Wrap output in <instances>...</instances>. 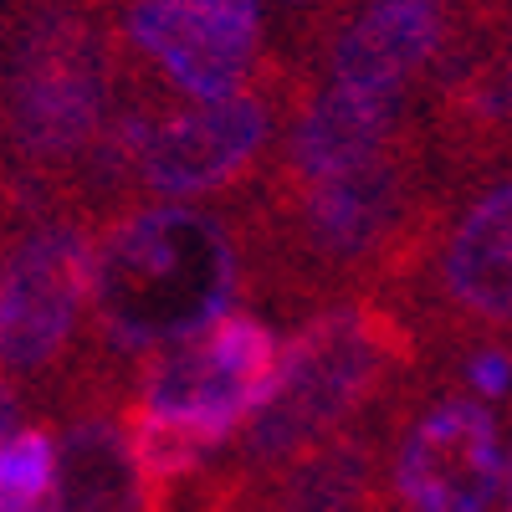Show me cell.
Returning <instances> with one entry per match:
<instances>
[{
	"label": "cell",
	"mask_w": 512,
	"mask_h": 512,
	"mask_svg": "<svg viewBox=\"0 0 512 512\" xmlns=\"http://www.w3.org/2000/svg\"><path fill=\"white\" fill-rule=\"evenodd\" d=\"M236 241L216 216L185 205L139 210L93 246L88 297L118 354L185 344L236 297Z\"/></svg>",
	"instance_id": "obj_1"
},
{
	"label": "cell",
	"mask_w": 512,
	"mask_h": 512,
	"mask_svg": "<svg viewBox=\"0 0 512 512\" xmlns=\"http://www.w3.org/2000/svg\"><path fill=\"white\" fill-rule=\"evenodd\" d=\"M405 354V338L379 313L338 308L323 313L282 349L267 400L246 415L241 456L251 466H282L338 436L349 415L369 400L374 379Z\"/></svg>",
	"instance_id": "obj_2"
},
{
	"label": "cell",
	"mask_w": 512,
	"mask_h": 512,
	"mask_svg": "<svg viewBox=\"0 0 512 512\" xmlns=\"http://www.w3.org/2000/svg\"><path fill=\"white\" fill-rule=\"evenodd\" d=\"M277 333L262 318H216L205 333L169 344V354L154 364L144 410L159 420L190 425L195 436L221 446L236 436L246 415L267 400L277 379Z\"/></svg>",
	"instance_id": "obj_3"
},
{
	"label": "cell",
	"mask_w": 512,
	"mask_h": 512,
	"mask_svg": "<svg viewBox=\"0 0 512 512\" xmlns=\"http://www.w3.org/2000/svg\"><path fill=\"white\" fill-rule=\"evenodd\" d=\"M390 477L410 512H502L507 441L497 415H487L482 400H436L400 436Z\"/></svg>",
	"instance_id": "obj_4"
},
{
	"label": "cell",
	"mask_w": 512,
	"mask_h": 512,
	"mask_svg": "<svg viewBox=\"0 0 512 512\" xmlns=\"http://www.w3.org/2000/svg\"><path fill=\"white\" fill-rule=\"evenodd\" d=\"M93 241L77 226L57 221L31 231L0 262V369H47L82 318L88 303Z\"/></svg>",
	"instance_id": "obj_5"
},
{
	"label": "cell",
	"mask_w": 512,
	"mask_h": 512,
	"mask_svg": "<svg viewBox=\"0 0 512 512\" xmlns=\"http://www.w3.org/2000/svg\"><path fill=\"white\" fill-rule=\"evenodd\" d=\"M108 103V52L77 21L41 26L11 88L16 139L41 159H67L98 134Z\"/></svg>",
	"instance_id": "obj_6"
},
{
	"label": "cell",
	"mask_w": 512,
	"mask_h": 512,
	"mask_svg": "<svg viewBox=\"0 0 512 512\" xmlns=\"http://www.w3.org/2000/svg\"><path fill=\"white\" fill-rule=\"evenodd\" d=\"M272 134V113L251 93L205 98L169 118H149L134 169L159 195H210L231 185L262 154Z\"/></svg>",
	"instance_id": "obj_7"
},
{
	"label": "cell",
	"mask_w": 512,
	"mask_h": 512,
	"mask_svg": "<svg viewBox=\"0 0 512 512\" xmlns=\"http://www.w3.org/2000/svg\"><path fill=\"white\" fill-rule=\"evenodd\" d=\"M128 31L195 103L236 93L256 52V16L221 0H134Z\"/></svg>",
	"instance_id": "obj_8"
},
{
	"label": "cell",
	"mask_w": 512,
	"mask_h": 512,
	"mask_svg": "<svg viewBox=\"0 0 512 512\" xmlns=\"http://www.w3.org/2000/svg\"><path fill=\"white\" fill-rule=\"evenodd\" d=\"M303 241L318 262H364L384 251L410 216V169L384 154L349 175L303 185Z\"/></svg>",
	"instance_id": "obj_9"
},
{
	"label": "cell",
	"mask_w": 512,
	"mask_h": 512,
	"mask_svg": "<svg viewBox=\"0 0 512 512\" xmlns=\"http://www.w3.org/2000/svg\"><path fill=\"white\" fill-rule=\"evenodd\" d=\"M395 139H400V93L333 88L297 118L287 169L297 185H318L395 154Z\"/></svg>",
	"instance_id": "obj_10"
},
{
	"label": "cell",
	"mask_w": 512,
	"mask_h": 512,
	"mask_svg": "<svg viewBox=\"0 0 512 512\" xmlns=\"http://www.w3.org/2000/svg\"><path fill=\"white\" fill-rule=\"evenodd\" d=\"M441 47V0H369L359 21L338 36V88L400 93V82Z\"/></svg>",
	"instance_id": "obj_11"
},
{
	"label": "cell",
	"mask_w": 512,
	"mask_h": 512,
	"mask_svg": "<svg viewBox=\"0 0 512 512\" xmlns=\"http://www.w3.org/2000/svg\"><path fill=\"white\" fill-rule=\"evenodd\" d=\"M52 512H144V482L113 420H72L52 446Z\"/></svg>",
	"instance_id": "obj_12"
},
{
	"label": "cell",
	"mask_w": 512,
	"mask_h": 512,
	"mask_svg": "<svg viewBox=\"0 0 512 512\" xmlns=\"http://www.w3.org/2000/svg\"><path fill=\"white\" fill-rule=\"evenodd\" d=\"M262 512H369L374 502V441L338 431L313 451L267 472Z\"/></svg>",
	"instance_id": "obj_13"
},
{
	"label": "cell",
	"mask_w": 512,
	"mask_h": 512,
	"mask_svg": "<svg viewBox=\"0 0 512 512\" xmlns=\"http://www.w3.org/2000/svg\"><path fill=\"white\" fill-rule=\"evenodd\" d=\"M446 292L466 313L507 323L512 308V190L492 185L446 246Z\"/></svg>",
	"instance_id": "obj_14"
},
{
	"label": "cell",
	"mask_w": 512,
	"mask_h": 512,
	"mask_svg": "<svg viewBox=\"0 0 512 512\" xmlns=\"http://www.w3.org/2000/svg\"><path fill=\"white\" fill-rule=\"evenodd\" d=\"M52 487V436L11 431L0 441V512H31Z\"/></svg>",
	"instance_id": "obj_15"
},
{
	"label": "cell",
	"mask_w": 512,
	"mask_h": 512,
	"mask_svg": "<svg viewBox=\"0 0 512 512\" xmlns=\"http://www.w3.org/2000/svg\"><path fill=\"white\" fill-rule=\"evenodd\" d=\"M472 384H477L482 395H492V400L507 395V349H502V344L472 359Z\"/></svg>",
	"instance_id": "obj_16"
},
{
	"label": "cell",
	"mask_w": 512,
	"mask_h": 512,
	"mask_svg": "<svg viewBox=\"0 0 512 512\" xmlns=\"http://www.w3.org/2000/svg\"><path fill=\"white\" fill-rule=\"evenodd\" d=\"M11 431H16V395L0 384V441H6Z\"/></svg>",
	"instance_id": "obj_17"
},
{
	"label": "cell",
	"mask_w": 512,
	"mask_h": 512,
	"mask_svg": "<svg viewBox=\"0 0 512 512\" xmlns=\"http://www.w3.org/2000/svg\"><path fill=\"white\" fill-rule=\"evenodd\" d=\"M31 512H52V507H31Z\"/></svg>",
	"instance_id": "obj_18"
}]
</instances>
